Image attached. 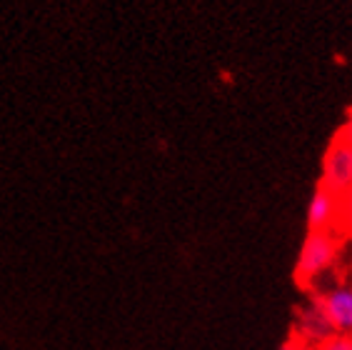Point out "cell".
Returning <instances> with one entry per match:
<instances>
[{"instance_id":"6da1fadb","label":"cell","mask_w":352,"mask_h":350,"mask_svg":"<svg viewBox=\"0 0 352 350\" xmlns=\"http://www.w3.org/2000/svg\"><path fill=\"white\" fill-rule=\"evenodd\" d=\"M345 236L340 230H307L298 262H295V283L305 290H315L322 278L342 258Z\"/></svg>"},{"instance_id":"7a4b0ae2","label":"cell","mask_w":352,"mask_h":350,"mask_svg":"<svg viewBox=\"0 0 352 350\" xmlns=\"http://www.w3.org/2000/svg\"><path fill=\"white\" fill-rule=\"evenodd\" d=\"M320 185L338 196H342L352 185V138L342 130L332 135L330 145L325 148Z\"/></svg>"},{"instance_id":"3957f363","label":"cell","mask_w":352,"mask_h":350,"mask_svg":"<svg viewBox=\"0 0 352 350\" xmlns=\"http://www.w3.org/2000/svg\"><path fill=\"white\" fill-rule=\"evenodd\" d=\"M292 336H298L300 340L315 345L325 343L327 338L335 336L330 320H327V313L322 308V300H320L318 290H307L305 300L295 308V318H292Z\"/></svg>"},{"instance_id":"277c9868","label":"cell","mask_w":352,"mask_h":350,"mask_svg":"<svg viewBox=\"0 0 352 350\" xmlns=\"http://www.w3.org/2000/svg\"><path fill=\"white\" fill-rule=\"evenodd\" d=\"M318 290L332 330L340 336H352V280H340L330 288Z\"/></svg>"},{"instance_id":"5b68a950","label":"cell","mask_w":352,"mask_h":350,"mask_svg":"<svg viewBox=\"0 0 352 350\" xmlns=\"http://www.w3.org/2000/svg\"><path fill=\"white\" fill-rule=\"evenodd\" d=\"M307 230H338L340 225V196L318 185L307 200L305 210Z\"/></svg>"},{"instance_id":"8992f818","label":"cell","mask_w":352,"mask_h":350,"mask_svg":"<svg viewBox=\"0 0 352 350\" xmlns=\"http://www.w3.org/2000/svg\"><path fill=\"white\" fill-rule=\"evenodd\" d=\"M338 230L352 240V185L340 196V225Z\"/></svg>"},{"instance_id":"52a82bcc","label":"cell","mask_w":352,"mask_h":350,"mask_svg":"<svg viewBox=\"0 0 352 350\" xmlns=\"http://www.w3.org/2000/svg\"><path fill=\"white\" fill-rule=\"evenodd\" d=\"M318 350H352V336H340V333H335V336L327 338L325 343H320Z\"/></svg>"},{"instance_id":"ba28073f","label":"cell","mask_w":352,"mask_h":350,"mask_svg":"<svg viewBox=\"0 0 352 350\" xmlns=\"http://www.w3.org/2000/svg\"><path fill=\"white\" fill-rule=\"evenodd\" d=\"M280 350H318L315 345H310V343H305V340H300L298 336H287V340H285L283 345H280Z\"/></svg>"},{"instance_id":"9c48e42d","label":"cell","mask_w":352,"mask_h":350,"mask_svg":"<svg viewBox=\"0 0 352 350\" xmlns=\"http://www.w3.org/2000/svg\"><path fill=\"white\" fill-rule=\"evenodd\" d=\"M340 130H342V133H347V135L352 138V110H350V115H347V121L342 123V128H340Z\"/></svg>"}]
</instances>
